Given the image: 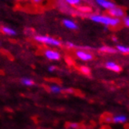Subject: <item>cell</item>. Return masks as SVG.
Instances as JSON below:
<instances>
[{"label":"cell","instance_id":"obj_1","mask_svg":"<svg viewBox=\"0 0 129 129\" xmlns=\"http://www.w3.org/2000/svg\"><path fill=\"white\" fill-rule=\"evenodd\" d=\"M90 19L93 22L103 24L106 27H117L120 24V19L113 18L110 15L92 14L90 16Z\"/></svg>","mask_w":129,"mask_h":129},{"label":"cell","instance_id":"obj_2","mask_svg":"<svg viewBox=\"0 0 129 129\" xmlns=\"http://www.w3.org/2000/svg\"><path fill=\"white\" fill-rule=\"evenodd\" d=\"M35 39L41 43H44L46 45H54V46H59L60 45V42L57 39H55L53 38L49 37V36H45V35H37L35 36Z\"/></svg>","mask_w":129,"mask_h":129},{"label":"cell","instance_id":"obj_3","mask_svg":"<svg viewBox=\"0 0 129 129\" xmlns=\"http://www.w3.org/2000/svg\"><path fill=\"white\" fill-rule=\"evenodd\" d=\"M109 14L110 16L113 17V18H117V19H121V18H124L125 16V13L124 10L120 8L119 6H115L114 7H113L111 10H109Z\"/></svg>","mask_w":129,"mask_h":129},{"label":"cell","instance_id":"obj_4","mask_svg":"<svg viewBox=\"0 0 129 129\" xmlns=\"http://www.w3.org/2000/svg\"><path fill=\"white\" fill-rule=\"evenodd\" d=\"M95 2L97 6H100V8L108 11L116 6L114 3H113L110 0H95Z\"/></svg>","mask_w":129,"mask_h":129},{"label":"cell","instance_id":"obj_5","mask_svg":"<svg viewBox=\"0 0 129 129\" xmlns=\"http://www.w3.org/2000/svg\"><path fill=\"white\" fill-rule=\"evenodd\" d=\"M44 54L49 59H52V60H59V59H60V54L58 52L54 51V50L47 49V50H45Z\"/></svg>","mask_w":129,"mask_h":129},{"label":"cell","instance_id":"obj_6","mask_svg":"<svg viewBox=\"0 0 129 129\" xmlns=\"http://www.w3.org/2000/svg\"><path fill=\"white\" fill-rule=\"evenodd\" d=\"M76 56L80 59L84 60V61H88V60H91L93 58L92 54H90L89 52H87L85 51H82V50H79L76 52Z\"/></svg>","mask_w":129,"mask_h":129},{"label":"cell","instance_id":"obj_7","mask_svg":"<svg viewBox=\"0 0 129 129\" xmlns=\"http://www.w3.org/2000/svg\"><path fill=\"white\" fill-rule=\"evenodd\" d=\"M63 24L64 25V27H66L67 28L70 29V30H77L78 29V24L76 23L70 19H64L63 20Z\"/></svg>","mask_w":129,"mask_h":129},{"label":"cell","instance_id":"obj_8","mask_svg":"<svg viewBox=\"0 0 129 129\" xmlns=\"http://www.w3.org/2000/svg\"><path fill=\"white\" fill-rule=\"evenodd\" d=\"M106 67L107 68V69L110 70V71H113L114 72H120L121 71V68L119 65H117V63H113V62H107L106 63Z\"/></svg>","mask_w":129,"mask_h":129},{"label":"cell","instance_id":"obj_9","mask_svg":"<svg viewBox=\"0 0 129 129\" xmlns=\"http://www.w3.org/2000/svg\"><path fill=\"white\" fill-rule=\"evenodd\" d=\"M112 120L116 124H123L127 121V117L124 115H117L112 118Z\"/></svg>","mask_w":129,"mask_h":129},{"label":"cell","instance_id":"obj_10","mask_svg":"<svg viewBox=\"0 0 129 129\" xmlns=\"http://www.w3.org/2000/svg\"><path fill=\"white\" fill-rule=\"evenodd\" d=\"M2 31L4 34L10 35V36H13V35H17V31H15L14 29H13L11 27H2Z\"/></svg>","mask_w":129,"mask_h":129},{"label":"cell","instance_id":"obj_11","mask_svg":"<svg viewBox=\"0 0 129 129\" xmlns=\"http://www.w3.org/2000/svg\"><path fill=\"white\" fill-rule=\"evenodd\" d=\"M100 51L103 52H106V53H110V54H114L117 52L116 49L110 47V46H103L100 49Z\"/></svg>","mask_w":129,"mask_h":129},{"label":"cell","instance_id":"obj_12","mask_svg":"<svg viewBox=\"0 0 129 129\" xmlns=\"http://www.w3.org/2000/svg\"><path fill=\"white\" fill-rule=\"evenodd\" d=\"M117 50L122 52V53H129V47L125 46V45H118L117 46Z\"/></svg>","mask_w":129,"mask_h":129},{"label":"cell","instance_id":"obj_13","mask_svg":"<svg viewBox=\"0 0 129 129\" xmlns=\"http://www.w3.org/2000/svg\"><path fill=\"white\" fill-rule=\"evenodd\" d=\"M64 1L71 6H79L81 3V1L82 0H64Z\"/></svg>","mask_w":129,"mask_h":129},{"label":"cell","instance_id":"obj_14","mask_svg":"<svg viewBox=\"0 0 129 129\" xmlns=\"http://www.w3.org/2000/svg\"><path fill=\"white\" fill-rule=\"evenodd\" d=\"M21 82L24 85H27V86H31L35 84L34 81L31 79H29V78H23V79H21Z\"/></svg>","mask_w":129,"mask_h":129},{"label":"cell","instance_id":"obj_15","mask_svg":"<svg viewBox=\"0 0 129 129\" xmlns=\"http://www.w3.org/2000/svg\"><path fill=\"white\" fill-rule=\"evenodd\" d=\"M80 71L82 74H85V75H89L91 74L90 69H89L88 67H85V66H81V67H80Z\"/></svg>","mask_w":129,"mask_h":129},{"label":"cell","instance_id":"obj_16","mask_svg":"<svg viewBox=\"0 0 129 129\" xmlns=\"http://www.w3.org/2000/svg\"><path fill=\"white\" fill-rule=\"evenodd\" d=\"M49 90H51L52 92H54V93H58V92H60L62 91V89L60 88L59 86L57 85H53L49 88Z\"/></svg>","mask_w":129,"mask_h":129},{"label":"cell","instance_id":"obj_17","mask_svg":"<svg viewBox=\"0 0 129 129\" xmlns=\"http://www.w3.org/2000/svg\"><path fill=\"white\" fill-rule=\"evenodd\" d=\"M123 22H124V24L129 27V16H126L123 18Z\"/></svg>","mask_w":129,"mask_h":129},{"label":"cell","instance_id":"obj_18","mask_svg":"<svg viewBox=\"0 0 129 129\" xmlns=\"http://www.w3.org/2000/svg\"><path fill=\"white\" fill-rule=\"evenodd\" d=\"M69 127H72V128H78L79 127V124H77V123H71V124H69Z\"/></svg>","mask_w":129,"mask_h":129},{"label":"cell","instance_id":"obj_19","mask_svg":"<svg viewBox=\"0 0 129 129\" xmlns=\"http://www.w3.org/2000/svg\"><path fill=\"white\" fill-rule=\"evenodd\" d=\"M56 69V67L55 66H51V67H49V71H54Z\"/></svg>","mask_w":129,"mask_h":129},{"label":"cell","instance_id":"obj_20","mask_svg":"<svg viewBox=\"0 0 129 129\" xmlns=\"http://www.w3.org/2000/svg\"><path fill=\"white\" fill-rule=\"evenodd\" d=\"M33 2L35 3H40L42 2V0H33Z\"/></svg>","mask_w":129,"mask_h":129},{"label":"cell","instance_id":"obj_21","mask_svg":"<svg viewBox=\"0 0 129 129\" xmlns=\"http://www.w3.org/2000/svg\"><path fill=\"white\" fill-rule=\"evenodd\" d=\"M113 40L114 41V42H117V39H115V38H113Z\"/></svg>","mask_w":129,"mask_h":129}]
</instances>
